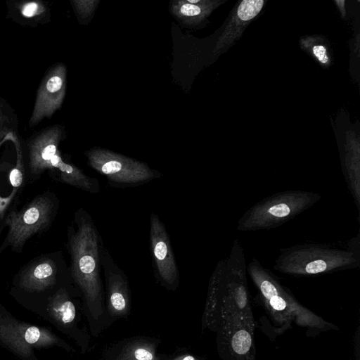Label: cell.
<instances>
[{"label":"cell","instance_id":"obj_15","mask_svg":"<svg viewBox=\"0 0 360 360\" xmlns=\"http://www.w3.org/2000/svg\"><path fill=\"white\" fill-rule=\"evenodd\" d=\"M226 0H174L169 11L181 23L197 26L205 22L209 15Z\"/></svg>","mask_w":360,"mask_h":360},{"label":"cell","instance_id":"obj_2","mask_svg":"<svg viewBox=\"0 0 360 360\" xmlns=\"http://www.w3.org/2000/svg\"><path fill=\"white\" fill-rule=\"evenodd\" d=\"M359 234L345 245L309 243L282 250L273 269L294 276H311L358 268Z\"/></svg>","mask_w":360,"mask_h":360},{"label":"cell","instance_id":"obj_12","mask_svg":"<svg viewBox=\"0 0 360 360\" xmlns=\"http://www.w3.org/2000/svg\"><path fill=\"white\" fill-rule=\"evenodd\" d=\"M63 136V127L55 124L44 129L29 139V167L32 176H40L46 170L51 171V161L59 150V143Z\"/></svg>","mask_w":360,"mask_h":360},{"label":"cell","instance_id":"obj_11","mask_svg":"<svg viewBox=\"0 0 360 360\" xmlns=\"http://www.w3.org/2000/svg\"><path fill=\"white\" fill-rule=\"evenodd\" d=\"M264 0H243L233 7L213 49V56L226 52L241 37L244 30L262 12Z\"/></svg>","mask_w":360,"mask_h":360},{"label":"cell","instance_id":"obj_5","mask_svg":"<svg viewBox=\"0 0 360 360\" xmlns=\"http://www.w3.org/2000/svg\"><path fill=\"white\" fill-rule=\"evenodd\" d=\"M85 155L89 166L113 186H135L162 176L145 162L107 149L94 148L86 151Z\"/></svg>","mask_w":360,"mask_h":360},{"label":"cell","instance_id":"obj_1","mask_svg":"<svg viewBox=\"0 0 360 360\" xmlns=\"http://www.w3.org/2000/svg\"><path fill=\"white\" fill-rule=\"evenodd\" d=\"M101 236L90 214L79 208L68 228L70 273L83 301L91 335L96 338L110 324L105 311L101 273Z\"/></svg>","mask_w":360,"mask_h":360},{"label":"cell","instance_id":"obj_3","mask_svg":"<svg viewBox=\"0 0 360 360\" xmlns=\"http://www.w3.org/2000/svg\"><path fill=\"white\" fill-rule=\"evenodd\" d=\"M311 191L290 190L274 193L248 209L236 226L240 231L270 229L292 219L320 200Z\"/></svg>","mask_w":360,"mask_h":360},{"label":"cell","instance_id":"obj_14","mask_svg":"<svg viewBox=\"0 0 360 360\" xmlns=\"http://www.w3.org/2000/svg\"><path fill=\"white\" fill-rule=\"evenodd\" d=\"M59 266L53 259L42 258L32 262L20 274V286L29 292H40L53 287L57 281Z\"/></svg>","mask_w":360,"mask_h":360},{"label":"cell","instance_id":"obj_8","mask_svg":"<svg viewBox=\"0 0 360 360\" xmlns=\"http://www.w3.org/2000/svg\"><path fill=\"white\" fill-rule=\"evenodd\" d=\"M101 266L105 283V311L110 321L126 319L130 312L131 294L129 281L124 271L115 262L108 248L101 250Z\"/></svg>","mask_w":360,"mask_h":360},{"label":"cell","instance_id":"obj_13","mask_svg":"<svg viewBox=\"0 0 360 360\" xmlns=\"http://www.w3.org/2000/svg\"><path fill=\"white\" fill-rule=\"evenodd\" d=\"M159 343L151 337L126 338L108 348L101 360H161L157 352Z\"/></svg>","mask_w":360,"mask_h":360},{"label":"cell","instance_id":"obj_7","mask_svg":"<svg viewBox=\"0 0 360 360\" xmlns=\"http://www.w3.org/2000/svg\"><path fill=\"white\" fill-rule=\"evenodd\" d=\"M150 247L155 277L161 285L175 290L179 284V271L169 236L155 212L150 217Z\"/></svg>","mask_w":360,"mask_h":360},{"label":"cell","instance_id":"obj_19","mask_svg":"<svg viewBox=\"0 0 360 360\" xmlns=\"http://www.w3.org/2000/svg\"><path fill=\"white\" fill-rule=\"evenodd\" d=\"M16 117L12 108L4 99L0 98V135L5 131L13 129L16 125Z\"/></svg>","mask_w":360,"mask_h":360},{"label":"cell","instance_id":"obj_17","mask_svg":"<svg viewBox=\"0 0 360 360\" xmlns=\"http://www.w3.org/2000/svg\"><path fill=\"white\" fill-rule=\"evenodd\" d=\"M301 49L311 56L319 65L330 68L333 62V52L328 40L320 35H307L300 38Z\"/></svg>","mask_w":360,"mask_h":360},{"label":"cell","instance_id":"obj_20","mask_svg":"<svg viewBox=\"0 0 360 360\" xmlns=\"http://www.w3.org/2000/svg\"><path fill=\"white\" fill-rule=\"evenodd\" d=\"M231 346L237 354H246L252 346L251 335L243 329L236 331L233 335Z\"/></svg>","mask_w":360,"mask_h":360},{"label":"cell","instance_id":"obj_16","mask_svg":"<svg viewBox=\"0 0 360 360\" xmlns=\"http://www.w3.org/2000/svg\"><path fill=\"white\" fill-rule=\"evenodd\" d=\"M7 18L21 25L36 27L50 21V10L44 1H7Z\"/></svg>","mask_w":360,"mask_h":360},{"label":"cell","instance_id":"obj_6","mask_svg":"<svg viewBox=\"0 0 360 360\" xmlns=\"http://www.w3.org/2000/svg\"><path fill=\"white\" fill-rule=\"evenodd\" d=\"M0 342L20 357L34 359V349L58 346L72 348L50 330L16 320L0 311Z\"/></svg>","mask_w":360,"mask_h":360},{"label":"cell","instance_id":"obj_21","mask_svg":"<svg viewBox=\"0 0 360 360\" xmlns=\"http://www.w3.org/2000/svg\"><path fill=\"white\" fill-rule=\"evenodd\" d=\"M169 360H200L199 358L190 354H181L176 355Z\"/></svg>","mask_w":360,"mask_h":360},{"label":"cell","instance_id":"obj_18","mask_svg":"<svg viewBox=\"0 0 360 360\" xmlns=\"http://www.w3.org/2000/svg\"><path fill=\"white\" fill-rule=\"evenodd\" d=\"M70 3L79 22L83 24L92 18L99 1L72 0Z\"/></svg>","mask_w":360,"mask_h":360},{"label":"cell","instance_id":"obj_4","mask_svg":"<svg viewBox=\"0 0 360 360\" xmlns=\"http://www.w3.org/2000/svg\"><path fill=\"white\" fill-rule=\"evenodd\" d=\"M58 207V201L53 193L37 195L18 212H11L6 223L8 234L0 250L10 246L20 252L26 241L48 228L53 220Z\"/></svg>","mask_w":360,"mask_h":360},{"label":"cell","instance_id":"obj_10","mask_svg":"<svg viewBox=\"0 0 360 360\" xmlns=\"http://www.w3.org/2000/svg\"><path fill=\"white\" fill-rule=\"evenodd\" d=\"M46 311L51 318L77 342L84 353L89 349L91 335L86 328L79 327L80 318L66 287L59 288L49 298Z\"/></svg>","mask_w":360,"mask_h":360},{"label":"cell","instance_id":"obj_22","mask_svg":"<svg viewBox=\"0 0 360 360\" xmlns=\"http://www.w3.org/2000/svg\"><path fill=\"white\" fill-rule=\"evenodd\" d=\"M337 8H338L340 13L341 15L342 18H345L346 17V10H345V0H335Z\"/></svg>","mask_w":360,"mask_h":360},{"label":"cell","instance_id":"obj_9","mask_svg":"<svg viewBox=\"0 0 360 360\" xmlns=\"http://www.w3.org/2000/svg\"><path fill=\"white\" fill-rule=\"evenodd\" d=\"M67 68L63 63L53 64L46 71L37 89L30 127L37 126L43 120L51 118L60 108L66 92Z\"/></svg>","mask_w":360,"mask_h":360}]
</instances>
